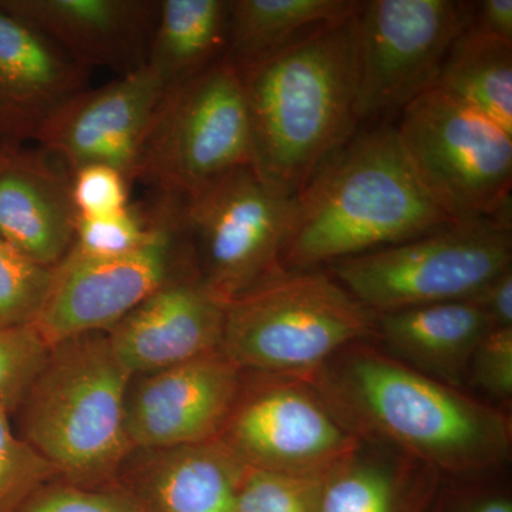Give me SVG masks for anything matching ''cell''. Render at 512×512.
I'll return each instance as SVG.
<instances>
[{
    "label": "cell",
    "mask_w": 512,
    "mask_h": 512,
    "mask_svg": "<svg viewBox=\"0 0 512 512\" xmlns=\"http://www.w3.org/2000/svg\"><path fill=\"white\" fill-rule=\"evenodd\" d=\"M168 87L148 66L82 90L52 114L36 141L70 171L107 165L133 183L151 124Z\"/></svg>",
    "instance_id": "cell-13"
},
{
    "label": "cell",
    "mask_w": 512,
    "mask_h": 512,
    "mask_svg": "<svg viewBox=\"0 0 512 512\" xmlns=\"http://www.w3.org/2000/svg\"><path fill=\"white\" fill-rule=\"evenodd\" d=\"M146 375L126 403L128 440L144 450L217 439L242 387L241 370L220 350Z\"/></svg>",
    "instance_id": "cell-14"
},
{
    "label": "cell",
    "mask_w": 512,
    "mask_h": 512,
    "mask_svg": "<svg viewBox=\"0 0 512 512\" xmlns=\"http://www.w3.org/2000/svg\"><path fill=\"white\" fill-rule=\"evenodd\" d=\"M55 468L13 433L10 412L0 409V512H15L50 478Z\"/></svg>",
    "instance_id": "cell-27"
},
{
    "label": "cell",
    "mask_w": 512,
    "mask_h": 512,
    "mask_svg": "<svg viewBox=\"0 0 512 512\" xmlns=\"http://www.w3.org/2000/svg\"><path fill=\"white\" fill-rule=\"evenodd\" d=\"M229 0H160L146 66L165 86L224 59Z\"/></svg>",
    "instance_id": "cell-22"
},
{
    "label": "cell",
    "mask_w": 512,
    "mask_h": 512,
    "mask_svg": "<svg viewBox=\"0 0 512 512\" xmlns=\"http://www.w3.org/2000/svg\"><path fill=\"white\" fill-rule=\"evenodd\" d=\"M511 217L454 222L329 264V274L373 313L474 299L511 269Z\"/></svg>",
    "instance_id": "cell-6"
},
{
    "label": "cell",
    "mask_w": 512,
    "mask_h": 512,
    "mask_svg": "<svg viewBox=\"0 0 512 512\" xmlns=\"http://www.w3.org/2000/svg\"><path fill=\"white\" fill-rule=\"evenodd\" d=\"M471 25L485 35L512 45V0H484L476 3Z\"/></svg>",
    "instance_id": "cell-35"
},
{
    "label": "cell",
    "mask_w": 512,
    "mask_h": 512,
    "mask_svg": "<svg viewBox=\"0 0 512 512\" xmlns=\"http://www.w3.org/2000/svg\"><path fill=\"white\" fill-rule=\"evenodd\" d=\"M156 220L154 201L130 204L110 217L80 218L69 254L77 259H109L140 248L153 231Z\"/></svg>",
    "instance_id": "cell-26"
},
{
    "label": "cell",
    "mask_w": 512,
    "mask_h": 512,
    "mask_svg": "<svg viewBox=\"0 0 512 512\" xmlns=\"http://www.w3.org/2000/svg\"><path fill=\"white\" fill-rule=\"evenodd\" d=\"M491 329L493 323L473 299L377 313L375 319V339L387 355L460 390L468 382L474 352Z\"/></svg>",
    "instance_id": "cell-19"
},
{
    "label": "cell",
    "mask_w": 512,
    "mask_h": 512,
    "mask_svg": "<svg viewBox=\"0 0 512 512\" xmlns=\"http://www.w3.org/2000/svg\"><path fill=\"white\" fill-rule=\"evenodd\" d=\"M404 153L396 127L353 136L296 197L284 271H308L454 224Z\"/></svg>",
    "instance_id": "cell-3"
},
{
    "label": "cell",
    "mask_w": 512,
    "mask_h": 512,
    "mask_svg": "<svg viewBox=\"0 0 512 512\" xmlns=\"http://www.w3.org/2000/svg\"><path fill=\"white\" fill-rule=\"evenodd\" d=\"M227 306L198 276H181L148 296L107 338L131 375H146L220 350Z\"/></svg>",
    "instance_id": "cell-15"
},
{
    "label": "cell",
    "mask_w": 512,
    "mask_h": 512,
    "mask_svg": "<svg viewBox=\"0 0 512 512\" xmlns=\"http://www.w3.org/2000/svg\"><path fill=\"white\" fill-rule=\"evenodd\" d=\"M53 278L55 268L37 264L0 238V328L33 325Z\"/></svg>",
    "instance_id": "cell-25"
},
{
    "label": "cell",
    "mask_w": 512,
    "mask_h": 512,
    "mask_svg": "<svg viewBox=\"0 0 512 512\" xmlns=\"http://www.w3.org/2000/svg\"><path fill=\"white\" fill-rule=\"evenodd\" d=\"M90 72L0 8V137L36 141L52 114L89 87Z\"/></svg>",
    "instance_id": "cell-18"
},
{
    "label": "cell",
    "mask_w": 512,
    "mask_h": 512,
    "mask_svg": "<svg viewBox=\"0 0 512 512\" xmlns=\"http://www.w3.org/2000/svg\"><path fill=\"white\" fill-rule=\"evenodd\" d=\"M151 451L137 503L143 512H237L245 464L220 439Z\"/></svg>",
    "instance_id": "cell-21"
},
{
    "label": "cell",
    "mask_w": 512,
    "mask_h": 512,
    "mask_svg": "<svg viewBox=\"0 0 512 512\" xmlns=\"http://www.w3.org/2000/svg\"><path fill=\"white\" fill-rule=\"evenodd\" d=\"M474 10L476 2L460 0L362 2L356 28L359 123L403 110L433 87Z\"/></svg>",
    "instance_id": "cell-11"
},
{
    "label": "cell",
    "mask_w": 512,
    "mask_h": 512,
    "mask_svg": "<svg viewBox=\"0 0 512 512\" xmlns=\"http://www.w3.org/2000/svg\"><path fill=\"white\" fill-rule=\"evenodd\" d=\"M468 382L495 400L511 399L512 328H494L485 335L471 359Z\"/></svg>",
    "instance_id": "cell-31"
},
{
    "label": "cell",
    "mask_w": 512,
    "mask_h": 512,
    "mask_svg": "<svg viewBox=\"0 0 512 512\" xmlns=\"http://www.w3.org/2000/svg\"><path fill=\"white\" fill-rule=\"evenodd\" d=\"M306 380L359 439L399 448L444 476H471L511 456L507 414L403 365L372 345L353 343Z\"/></svg>",
    "instance_id": "cell-1"
},
{
    "label": "cell",
    "mask_w": 512,
    "mask_h": 512,
    "mask_svg": "<svg viewBox=\"0 0 512 512\" xmlns=\"http://www.w3.org/2000/svg\"><path fill=\"white\" fill-rule=\"evenodd\" d=\"M49 352L32 325L0 328V409L19 407Z\"/></svg>",
    "instance_id": "cell-29"
},
{
    "label": "cell",
    "mask_w": 512,
    "mask_h": 512,
    "mask_svg": "<svg viewBox=\"0 0 512 512\" xmlns=\"http://www.w3.org/2000/svg\"><path fill=\"white\" fill-rule=\"evenodd\" d=\"M397 136L434 202L451 220L511 215L512 134L430 87L402 110Z\"/></svg>",
    "instance_id": "cell-8"
},
{
    "label": "cell",
    "mask_w": 512,
    "mask_h": 512,
    "mask_svg": "<svg viewBox=\"0 0 512 512\" xmlns=\"http://www.w3.org/2000/svg\"><path fill=\"white\" fill-rule=\"evenodd\" d=\"M375 319L332 275L284 271L229 303L220 352L241 372L305 377L375 339Z\"/></svg>",
    "instance_id": "cell-5"
},
{
    "label": "cell",
    "mask_w": 512,
    "mask_h": 512,
    "mask_svg": "<svg viewBox=\"0 0 512 512\" xmlns=\"http://www.w3.org/2000/svg\"><path fill=\"white\" fill-rule=\"evenodd\" d=\"M15 512H143L137 501L117 493L77 487H42Z\"/></svg>",
    "instance_id": "cell-32"
},
{
    "label": "cell",
    "mask_w": 512,
    "mask_h": 512,
    "mask_svg": "<svg viewBox=\"0 0 512 512\" xmlns=\"http://www.w3.org/2000/svg\"><path fill=\"white\" fill-rule=\"evenodd\" d=\"M322 477H296L245 466L237 512H318Z\"/></svg>",
    "instance_id": "cell-28"
},
{
    "label": "cell",
    "mask_w": 512,
    "mask_h": 512,
    "mask_svg": "<svg viewBox=\"0 0 512 512\" xmlns=\"http://www.w3.org/2000/svg\"><path fill=\"white\" fill-rule=\"evenodd\" d=\"M295 198L274 194L251 165L224 175L184 200L198 278L222 302L282 274Z\"/></svg>",
    "instance_id": "cell-10"
},
{
    "label": "cell",
    "mask_w": 512,
    "mask_h": 512,
    "mask_svg": "<svg viewBox=\"0 0 512 512\" xmlns=\"http://www.w3.org/2000/svg\"><path fill=\"white\" fill-rule=\"evenodd\" d=\"M126 175L107 165H86L72 173V198L77 215L86 220L110 217L126 210L130 202Z\"/></svg>",
    "instance_id": "cell-30"
},
{
    "label": "cell",
    "mask_w": 512,
    "mask_h": 512,
    "mask_svg": "<svg viewBox=\"0 0 512 512\" xmlns=\"http://www.w3.org/2000/svg\"><path fill=\"white\" fill-rule=\"evenodd\" d=\"M429 512H512L510 495L504 491L468 488L439 491Z\"/></svg>",
    "instance_id": "cell-33"
},
{
    "label": "cell",
    "mask_w": 512,
    "mask_h": 512,
    "mask_svg": "<svg viewBox=\"0 0 512 512\" xmlns=\"http://www.w3.org/2000/svg\"><path fill=\"white\" fill-rule=\"evenodd\" d=\"M3 156V146H0V161H2Z\"/></svg>",
    "instance_id": "cell-36"
},
{
    "label": "cell",
    "mask_w": 512,
    "mask_h": 512,
    "mask_svg": "<svg viewBox=\"0 0 512 512\" xmlns=\"http://www.w3.org/2000/svg\"><path fill=\"white\" fill-rule=\"evenodd\" d=\"M434 86L512 134V45L468 26L448 50Z\"/></svg>",
    "instance_id": "cell-24"
},
{
    "label": "cell",
    "mask_w": 512,
    "mask_h": 512,
    "mask_svg": "<svg viewBox=\"0 0 512 512\" xmlns=\"http://www.w3.org/2000/svg\"><path fill=\"white\" fill-rule=\"evenodd\" d=\"M355 0H231L224 59L238 72L320 26L355 15Z\"/></svg>",
    "instance_id": "cell-23"
},
{
    "label": "cell",
    "mask_w": 512,
    "mask_h": 512,
    "mask_svg": "<svg viewBox=\"0 0 512 512\" xmlns=\"http://www.w3.org/2000/svg\"><path fill=\"white\" fill-rule=\"evenodd\" d=\"M77 220L72 171L43 148L3 144L0 238L37 264L56 268L72 248Z\"/></svg>",
    "instance_id": "cell-17"
},
{
    "label": "cell",
    "mask_w": 512,
    "mask_h": 512,
    "mask_svg": "<svg viewBox=\"0 0 512 512\" xmlns=\"http://www.w3.org/2000/svg\"><path fill=\"white\" fill-rule=\"evenodd\" d=\"M131 377L101 332L53 346L19 404L22 439L73 483L106 478L133 450Z\"/></svg>",
    "instance_id": "cell-4"
},
{
    "label": "cell",
    "mask_w": 512,
    "mask_h": 512,
    "mask_svg": "<svg viewBox=\"0 0 512 512\" xmlns=\"http://www.w3.org/2000/svg\"><path fill=\"white\" fill-rule=\"evenodd\" d=\"M494 328H512V268L495 278L473 299Z\"/></svg>",
    "instance_id": "cell-34"
},
{
    "label": "cell",
    "mask_w": 512,
    "mask_h": 512,
    "mask_svg": "<svg viewBox=\"0 0 512 512\" xmlns=\"http://www.w3.org/2000/svg\"><path fill=\"white\" fill-rule=\"evenodd\" d=\"M443 476L419 458L359 439L320 480L318 512H429Z\"/></svg>",
    "instance_id": "cell-20"
},
{
    "label": "cell",
    "mask_w": 512,
    "mask_h": 512,
    "mask_svg": "<svg viewBox=\"0 0 512 512\" xmlns=\"http://www.w3.org/2000/svg\"><path fill=\"white\" fill-rule=\"evenodd\" d=\"M251 165V123L241 74L225 59L168 87L134 181L187 200Z\"/></svg>",
    "instance_id": "cell-7"
},
{
    "label": "cell",
    "mask_w": 512,
    "mask_h": 512,
    "mask_svg": "<svg viewBox=\"0 0 512 512\" xmlns=\"http://www.w3.org/2000/svg\"><path fill=\"white\" fill-rule=\"evenodd\" d=\"M359 10L239 72L251 123V167L279 197H298L355 136Z\"/></svg>",
    "instance_id": "cell-2"
},
{
    "label": "cell",
    "mask_w": 512,
    "mask_h": 512,
    "mask_svg": "<svg viewBox=\"0 0 512 512\" xmlns=\"http://www.w3.org/2000/svg\"><path fill=\"white\" fill-rule=\"evenodd\" d=\"M153 231L140 248L109 259L66 256L33 328L49 348L64 340L110 330L161 286L198 276L184 200L157 195Z\"/></svg>",
    "instance_id": "cell-9"
},
{
    "label": "cell",
    "mask_w": 512,
    "mask_h": 512,
    "mask_svg": "<svg viewBox=\"0 0 512 512\" xmlns=\"http://www.w3.org/2000/svg\"><path fill=\"white\" fill-rule=\"evenodd\" d=\"M247 396L239 392L217 439L247 467L296 477H322L357 437L315 389L296 376L262 375Z\"/></svg>",
    "instance_id": "cell-12"
},
{
    "label": "cell",
    "mask_w": 512,
    "mask_h": 512,
    "mask_svg": "<svg viewBox=\"0 0 512 512\" xmlns=\"http://www.w3.org/2000/svg\"><path fill=\"white\" fill-rule=\"evenodd\" d=\"M160 0H0L86 69L146 66Z\"/></svg>",
    "instance_id": "cell-16"
}]
</instances>
